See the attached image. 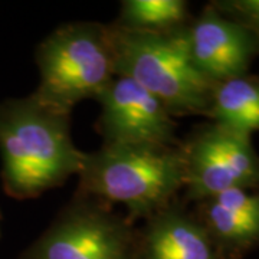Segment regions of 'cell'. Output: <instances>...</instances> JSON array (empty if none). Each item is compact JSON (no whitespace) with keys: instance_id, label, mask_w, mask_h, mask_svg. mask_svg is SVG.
<instances>
[{"instance_id":"6da1fadb","label":"cell","mask_w":259,"mask_h":259,"mask_svg":"<svg viewBox=\"0 0 259 259\" xmlns=\"http://www.w3.org/2000/svg\"><path fill=\"white\" fill-rule=\"evenodd\" d=\"M83 156L71 136V112L33 94L0 105L2 185L10 197L35 199L62 186L79 173Z\"/></svg>"},{"instance_id":"7a4b0ae2","label":"cell","mask_w":259,"mask_h":259,"mask_svg":"<svg viewBox=\"0 0 259 259\" xmlns=\"http://www.w3.org/2000/svg\"><path fill=\"white\" fill-rule=\"evenodd\" d=\"M78 194L107 204L120 203L133 222L148 219L176 202L185 187V161L180 143L102 144L85 153Z\"/></svg>"},{"instance_id":"3957f363","label":"cell","mask_w":259,"mask_h":259,"mask_svg":"<svg viewBox=\"0 0 259 259\" xmlns=\"http://www.w3.org/2000/svg\"><path fill=\"white\" fill-rule=\"evenodd\" d=\"M115 75L127 76L157 97L176 115H206L216 83L189 55L185 28L167 33L111 26Z\"/></svg>"},{"instance_id":"277c9868","label":"cell","mask_w":259,"mask_h":259,"mask_svg":"<svg viewBox=\"0 0 259 259\" xmlns=\"http://www.w3.org/2000/svg\"><path fill=\"white\" fill-rule=\"evenodd\" d=\"M40 75L33 95L72 112L83 100H97L115 76L111 26L75 22L54 30L37 47Z\"/></svg>"},{"instance_id":"5b68a950","label":"cell","mask_w":259,"mask_h":259,"mask_svg":"<svg viewBox=\"0 0 259 259\" xmlns=\"http://www.w3.org/2000/svg\"><path fill=\"white\" fill-rule=\"evenodd\" d=\"M137 233L127 214L78 194L22 259H136Z\"/></svg>"},{"instance_id":"8992f818","label":"cell","mask_w":259,"mask_h":259,"mask_svg":"<svg viewBox=\"0 0 259 259\" xmlns=\"http://www.w3.org/2000/svg\"><path fill=\"white\" fill-rule=\"evenodd\" d=\"M180 147L187 202L199 203L233 189H259V154L248 136L212 122Z\"/></svg>"},{"instance_id":"52a82bcc","label":"cell","mask_w":259,"mask_h":259,"mask_svg":"<svg viewBox=\"0 0 259 259\" xmlns=\"http://www.w3.org/2000/svg\"><path fill=\"white\" fill-rule=\"evenodd\" d=\"M97 101V130L105 144H179L175 117L166 105L127 76L115 75Z\"/></svg>"},{"instance_id":"ba28073f","label":"cell","mask_w":259,"mask_h":259,"mask_svg":"<svg viewBox=\"0 0 259 259\" xmlns=\"http://www.w3.org/2000/svg\"><path fill=\"white\" fill-rule=\"evenodd\" d=\"M186 45L194 66L214 83L248 74L259 55L249 30L209 3L185 26Z\"/></svg>"},{"instance_id":"9c48e42d","label":"cell","mask_w":259,"mask_h":259,"mask_svg":"<svg viewBox=\"0 0 259 259\" xmlns=\"http://www.w3.org/2000/svg\"><path fill=\"white\" fill-rule=\"evenodd\" d=\"M136 259H223L193 213L173 202L151 218L137 233Z\"/></svg>"},{"instance_id":"30bf717a","label":"cell","mask_w":259,"mask_h":259,"mask_svg":"<svg viewBox=\"0 0 259 259\" xmlns=\"http://www.w3.org/2000/svg\"><path fill=\"white\" fill-rule=\"evenodd\" d=\"M223 259L259 245V189H233L197 203V213Z\"/></svg>"},{"instance_id":"8fae6325","label":"cell","mask_w":259,"mask_h":259,"mask_svg":"<svg viewBox=\"0 0 259 259\" xmlns=\"http://www.w3.org/2000/svg\"><path fill=\"white\" fill-rule=\"evenodd\" d=\"M207 117L248 137L259 133V75L216 83Z\"/></svg>"},{"instance_id":"7c38bea8","label":"cell","mask_w":259,"mask_h":259,"mask_svg":"<svg viewBox=\"0 0 259 259\" xmlns=\"http://www.w3.org/2000/svg\"><path fill=\"white\" fill-rule=\"evenodd\" d=\"M190 22L189 5L183 0H125L121 3V28L167 33L185 28Z\"/></svg>"},{"instance_id":"4fadbf2b","label":"cell","mask_w":259,"mask_h":259,"mask_svg":"<svg viewBox=\"0 0 259 259\" xmlns=\"http://www.w3.org/2000/svg\"><path fill=\"white\" fill-rule=\"evenodd\" d=\"M212 5L252 33L259 51V0H218Z\"/></svg>"},{"instance_id":"5bb4252c","label":"cell","mask_w":259,"mask_h":259,"mask_svg":"<svg viewBox=\"0 0 259 259\" xmlns=\"http://www.w3.org/2000/svg\"><path fill=\"white\" fill-rule=\"evenodd\" d=\"M0 219H2V218H0Z\"/></svg>"}]
</instances>
